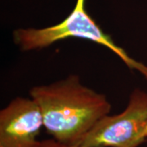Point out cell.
Segmentation results:
<instances>
[{
  "label": "cell",
  "instance_id": "obj_4",
  "mask_svg": "<svg viewBox=\"0 0 147 147\" xmlns=\"http://www.w3.org/2000/svg\"><path fill=\"white\" fill-rule=\"evenodd\" d=\"M43 126L38 105L17 97L0 112V147H34Z\"/></svg>",
  "mask_w": 147,
  "mask_h": 147
},
{
  "label": "cell",
  "instance_id": "obj_5",
  "mask_svg": "<svg viewBox=\"0 0 147 147\" xmlns=\"http://www.w3.org/2000/svg\"><path fill=\"white\" fill-rule=\"evenodd\" d=\"M34 147H83L79 146H72V145H66L61 142H57L54 139H47L43 141H38L36 145Z\"/></svg>",
  "mask_w": 147,
  "mask_h": 147
},
{
  "label": "cell",
  "instance_id": "obj_3",
  "mask_svg": "<svg viewBox=\"0 0 147 147\" xmlns=\"http://www.w3.org/2000/svg\"><path fill=\"white\" fill-rule=\"evenodd\" d=\"M147 92L135 89L122 113L104 116L81 141L83 147H138L147 138Z\"/></svg>",
  "mask_w": 147,
  "mask_h": 147
},
{
  "label": "cell",
  "instance_id": "obj_2",
  "mask_svg": "<svg viewBox=\"0 0 147 147\" xmlns=\"http://www.w3.org/2000/svg\"><path fill=\"white\" fill-rule=\"evenodd\" d=\"M79 38L98 43L116 54L131 69L141 73L147 79V66L131 58L123 47L102 30L85 9V0H77L73 11L64 21L42 29H17L13 32L14 42L22 51L39 50L60 40Z\"/></svg>",
  "mask_w": 147,
  "mask_h": 147
},
{
  "label": "cell",
  "instance_id": "obj_6",
  "mask_svg": "<svg viewBox=\"0 0 147 147\" xmlns=\"http://www.w3.org/2000/svg\"><path fill=\"white\" fill-rule=\"evenodd\" d=\"M146 136H147V130H146Z\"/></svg>",
  "mask_w": 147,
  "mask_h": 147
},
{
  "label": "cell",
  "instance_id": "obj_1",
  "mask_svg": "<svg viewBox=\"0 0 147 147\" xmlns=\"http://www.w3.org/2000/svg\"><path fill=\"white\" fill-rule=\"evenodd\" d=\"M30 94L41 110L45 129L54 140L66 145H78L111 110L105 95L83 85L74 74L34 87Z\"/></svg>",
  "mask_w": 147,
  "mask_h": 147
}]
</instances>
